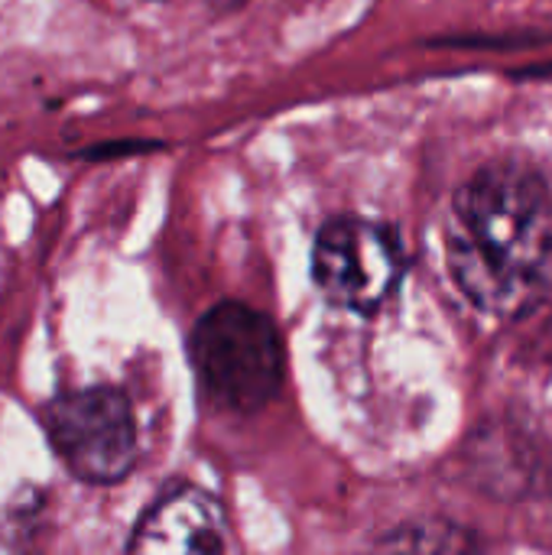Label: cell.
Returning <instances> with one entry per match:
<instances>
[{"mask_svg": "<svg viewBox=\"0 0 552 555\" xmlns=\"http://www.w3.org/2000/svg\"><path fill=\"white\" fill-rule=\"evenodd\" d=\"M446 263L485 315L521 322L552 299V189L524 163L472 172L446 221Z\"/></svg>", "mask_w": 552, "mask_h": 555, "instance_id": "cell-1", "label": "cell"}, {"mask_svg": "<svg viewBox=\"0 0 552 555\" xmlns=\"http://www.w3.org/2000/svg\"><path fill=\"white\" fill-rule=\"evenodd\" d=\"M189 361L202 397L238 416L260 413L286 380V351L273 319L231 299L195 322Z\"/></svg>", "mask_w": 552, "mask_h": 555, "instance_id": "cell-2", "label": "cell"}, {"mask_svg": "<svg viewBox=\"0 0 552 555\" xmlns=\"http://www.w3.org/2000/svg\"><path fill=\"white\" fill-rule=\"evenodd\" d=\"M309 267L312 283L332 306L374 315L400 289L407 254L390 224L361 215H335L319 228Z\"/></svg>", "mask_w": 552, "mask_h": 555, "instance_id": "cell-3", "label": "cell"}, {"mask_svg": "<svg viewBox=\"0 0 552 555\" xmlns=\"http://www.w3.org/2000/svg\"><path fill=\"white\" fill-rule=\"evenodd\" d=\"M59 462L85 485H120L137 465V423L117 387H81L55 397L42 413Z\"/></svg>", "mask_w": 552, "mask_h": 555, "instance_id": "cell-4", "label": "cell"}, {"mask_svg": "<svg viewBox=\"0 0 552 555\" xmlns=\"http://www.w3.org/2000/svg\"><path fill=\"white\" fill-rule=\"evenodd\" d=\"M228 550V520L215 494L198 485H176L163 491L146 514L137 520L127 553H224Z\"/></svg>", "mask_w": 552, "mask_h": 555, "instance_id": "cell-5", "label": "cell"}, {"mask_svg": "<svg viewBox=\"0 0 552 555\" xmlns=\"http://www.w3.org/2000/svg\"><path fill=\"white\" fill-rule=\"evenodd\" d=\"M384 550H423V553H465L475 550L478 540L468 537V530L446 524V520H423L397 527L384 543Z\"/></svg>", "mask_w": 552, "mask_h": 555, "instance_id": "cell-6", "label": "cell"}]
</instances>
